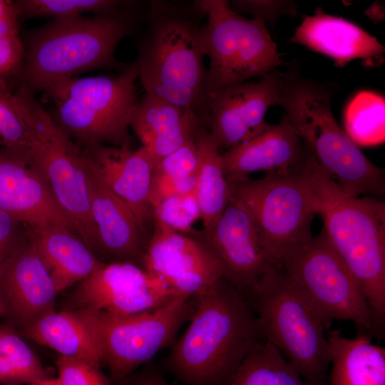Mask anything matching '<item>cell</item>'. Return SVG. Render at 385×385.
<instances>
[{
    "instance_id": "obj_1",
    "label": "cell",
    "mask_w": 385,
    "mask_h": 385,
    "mask_svg": "<svg viewBox=\"0 0 385 385\" xmlns=\"http://www.w3.org/2000/svg\"><path fill=\"white\" fill-rule=\"evenodd\" d=\"M265 339L247 299L224 278L194 296V309L166 359L183 385H230Z\"/></svg>"
},
{
    "instance_id": "obj_2",
    "label": "cell",
    "mask_w": 385,
    "mask_h": 385,
    "mask_svg": "<svg viewBox=\"0 0 385 385\" xmlns=\"http://www.w3.org/2000/svg\"><path fill=\"white\" fill-rule=\"evenodd\" d=\"M202 0H151L133 61L145 93L195 113L206 123L207 68L201 42Z\"/></svg>"
},
{
    "instance_id": "obj_3",
    "label": "cell",
    "mask_w": 385,
    "mask_h": 385,
    "mask_svg": "<svg viewBox=\"0 0 385 385\" xmlns=\"http://www.w3.org/2000/svg\"><path fill=\"white\" fill-rule=\"evenodd\" d=\"M127 1L119 10L85 17L53 19L25 36L24 58L16 78L19 87L46 92L76 75L102 68L123 69L115 57L121 40L145 21L148 7Z\"/></svg>"
},
{
    "instance_id": "obj_4",
    "label": "cell",
    "mask_w": 385,
    "mask_h": 385,
    "mask_svg": "<svg viewBox=\"0 0 385 385\" xmlns=\"http://www.w3.org/2000/svg\"><path fill=\"white\" fill-rule=\"evenodd\" d=\"M315 195L322 230L350 269L374 312L381 336L385 324V203L345 192L309 152L299 170Z\"/></svg>"
},
{
    "instance_id": "obj_5",
    "label": "cell",
    "mask_w": 385,
    "mask_h": 385,
    "mask_svg": "<svg viewBox=\"0 0 385 385\" xmlns=\"http://www.w3.org/2000/svg\"><path fill=\"white\" fill-rule=\"evenodd\" d=\"M278 106L324 173L352 196L382 197L384 170L373 163L337 123L331 93L292 70L284 73Z\"/></svg>"
},
{
    "instance_id": "obj_6",
    "label": "cell",
    "mask_w": 385,
    "mask_h": 385,
    "mask_svg": "<svg viewBox=\"0 0 385 385\" xmlns=\"http://www.w3.org/2000/svg\"><path fill=\"white\" fill-rule=\"evenodd\" d=\"M265 341L309 385H328L329 327L281 265L270 267L246 297Z\"/></svg>"
},
{
    "instance_id": "obj_7",
    "label": "cell",
    "mask_w": 385,
    "mask_h": 385,
    "mask_svg": "<svg viewBox=\"0 0 385 385\" xmlns=\"http://www.w3.org/2000/svg\"><path fill=\"white\" fill-rule=\"evenodd\" d=\"M138 70L133 61L118 75L72 77L44 93L54 123L82 148L130 143L128 129L138 97Z\"/></svg>"
},
{
    "instance_id": "obj_8",
    "label": "cell",
    "mask_w": 385,
    "mask_h": 385,
    "mask_svg": "<svg viewBox=\"0 0 385 385\" xmlns=\"http://www.w3.org/2000/svg\"><path fill=\"white\" fill-rule=\"evenodd\" d=\"M15 95L33 160L76 232L96 257L98 237L91 212L82 148L54 123L34 93L19 87Z\"/></svg>"
},
{
    "instance_id": "obj_9",
    "label": "cell",
    "mask_w": 385,
    "mask_h": 385,
    "mask_svg": "<svg viewBox=\"0 0 385 385\" xmlns=\"http://www.w3.org/2000/svg\"><path fill=\"white\" fill-rule=\"evenodd\" d=\"M201 42L209 58L208 92L262 77L284 64L265 23L232 10L227 0H202Z\"/></svg>"
},
{
    "instance_id": "obj_10",
    "label": "cell",
    "mask_w": 385,
    "mask_h": 385,
    "mask_svg": "<svg viewBox=\"0 0 385 385\" xmlns=\"http://www.w3.org/2000/svg\"><path fill=\"white\" fill-rule=\"evenodd\" d=\"M279 265L329 327L336 319L350 321L360 332L381 337L359 282L323 230L287 252Z\"/></svg>"
},
{
    "instance_id": "obj_11",
    "label": "cell",
    "mask_w": 385,
    "mask_h": 385,
    "mask_svg": "<svg viewBox=\"0 0 385 385\" xmlns=\"http://www.w3.org/2000/svg\"><path fill=\"white\" fill-rule=\"evenodd\" d=\"M230 195L252 215L273 262L312 238L311 223L318 215L317 200L298 172L267 173L227 180Z\"/></svg>"
},
{
    "instance_id": "obj_12",
    "label": "cell",
    "mask_w": 385,
    "mask_h": 385,
    "mask_svg": "<svg viewBox=\"0 0 385 385\" xmlns=\"http://www.w3.org/2000/svg\"><path fill=\"white\" fill-rule=\"evenodd\" d=\"M194 309V297H177L153 309L119 316L98 312L103 363L120 381L171 344Z\"/></svg>"
},
{
    "instance_id": "obj_13",
    "label": "cell",
    "mask_w": 385,
    "mask_h": 385,
    "mask_svg": "<svg viewBox=\"0 0 385 385\" xmlns=\"http://www.w3.org/2000/svg\"><path fill=\"white\" fill-rule=\"evenodd\" d=\"M284 76L276 70L255 82L208 92L205 126L221 151L250 140L267 127L265 114L278 106Z\"/></svg>"
},
{
    "instance_id": "obj_14",
    "label": "cell",
    "mask_w": 385,
    "mask_h": 385,
    "mask_svg": "<svg viewBox=\"0 0 385 385\" xmlns=\"http://www.w3.org/2000/svg\"><path fill=\"white\" fill-rule=\"evenodd\" d=\"M195 237L218 261L223 278L245 298L266 271L277 265L252 215L244 204L232 195L213 227Z\"/></svg>"
},
{
    "instance_id": "obj_15",
    "label": "cell",
    "mask_w": 385,
    "mask_h": 385,
    "mask_svg": "<svg viewBox=\"0 0 385 385\" xmlns=\"http://www.w3.org/2000/svg\"><path fill=\"white\" fill-rule=\"evenodd\" d=\"M141 267L176 297H193L223 278L218 261L199 239L157 221Z\"/></svg>"
},
{
    "instance_id": "obj_16",
    "label": "cell",
    "mask_w": 385,
    "mask_h": 385,
    "mask_svg": "<svg viewBox=\"0 0 385 385\" xmlns=\"http://www.w3.org/2000/svg\"><path fill=\"white\" fill-rule=\"evenodd\" d=\"M74 297L80 309L128 316L153 309L177 297L140 266L115 262L105 263L81 281Z\"/></svg>"
},
{
    "instance_id": "obj_17",
    "label": "cell",
    "mask_w": 385,
    "mask_h": 385,
    "mask_svg": "<svg viewBox=\"0 0 385 385\" xmlns=\"http://www.w3.org/2000/svg\"><path fill=\"white\" fill-rule=\"evenodd\" d=\"M0 210L26 226H55L76 232L28 148L0 147Z\"/></svg>"
},
{
    "instance_id": "obj_18",
    "label": "cell",
    "mask_w": 385,
    "mask_h": 385,
    "mask_svg": "<svg viewBox=\"0 0 385 385\" xmlns=\"http://www.w3.org/2000/svg\"><path fill=\"white\" fill-rule=\"evenodd\" d=\"M57 293L28 240L0 265V302L22 330L54 311Z\"/></svg>"
},
{
    "instance_id": "obj_19",
    "label": "cell",
    "mask_w": 385,
    "mask_h": 385,
    "mask_svg": "<svg viewBox=\"0 0 385 385\" xmlns=\"http://www.w3.org/2000/svg\"><path fill=\"white\" fill-rule=\"evenodd\" d=\"M86 164L91 212L98 237L97 255L107 263L128 262L141 267L149 240L144 235L145 226L125 201L101 182L86 160Z\"/></svg>"
},
{
    "instance_id": "obj_20",
    "label": "cell",
    "mask_w": 385,
    "mask_h": 385,
    "mask_svg": "<svg viewBox=\"0 0 385 385\" xmlns=\"http://www.w3.org/2000/svg\"><path fill=\"white\" fill-rule=\"evenodd\" d=\"M82 148V147H81ZM88 165L112 192L125 201L145 226L152 217L150 192L155 164L140 145H96L82 148Z\"/></svg>"
},
{
    "instance_id": "obj_21",
    "label": "cell",
    "mask_w": 385,
    "mask_h": 385,
    "mask_svg": "<svg viewBox=\"0 0 385 385\" xmlns=\"http://www.w3.org/2000/svg\"><path fill=\"white\" fill-rule=\"evenodd\" d=\"M307 153L284 114L277 124H269L257 136L222 153V163L227 180H235L259 171L294 172Z\"/></svg>"
},
{
    "instance_id": "obj_22",
    "label": "cell",
    "mask_w": 385,
    "mask_h": 385,
    "mask_svg": "<svg viewBox=\"0 0 385 385\" xmlns=\"http://www.w3.org/2000/svg\"><path fill=\"white\" fill-rule=\"evenodd\" d=\"M291 41L332 58L337 66L361 58L376 65L384 59V46L357 25L317 8L305 16Z\"/></svg>"
},
{
    "instance_id": "obj_23",
    "label": "cell",
    "mask_w": 385,
    "mask_h": 385,
    "mask_svg": "<svg viewBox=\"0 0 385 385\" xmlns=\"http://www.w3.org/2000/svg\"><path fill=\"white\" fill-rule=\"evenodd\" d=\"M202 123L193 111L145 93L134 108L130 128L155 165L195 138Z\"/></svg>"
},
{
    "instance_id": "obj_24",
    "label": "cell",
    "mask_w": 385,
    "mask_h": 385,
    "mask_svg": "<svg viewBox=\"0 0 385 385\" xmlns=\"http://www.w3.org/2000/svg\"><path fill=\"white\" fill-rule=\"evenodd\" d=\"M97 318L98 312L89 309L53 311L24 329L23 334L62 356L81 359L101 368L103 359Z\"/></svg>"
},
{
    "instance_id": "obj_25",
    "label": "cell",
    "mask_w": 385,
    "mask_h": 385,
    "mask_svg": "<svg viewBox=\"0 0 385 385\" xmlns=\"http://www.w3.org/2000/svg\"><path fill=\"white\" fill-rule=\"evenodd\" d=\"M25 230L57 292L82 281L105 264L67 229L25 225Z\"/></svg>"
},
{
    "instance_id": "obj_26",
    "label": "cell",
    "mask_w": 385,
    "mask_h": 385,
    "mask_svg": "<svg viewBox=\"0 0 385 385\" xmlns=\"http://www.w3.org/2000/svg\"><path fill=\"white\" fill-rule=\"evenodd\" d=\"M332 364L328 385H385V349L371 336L347 338L337 330L327 335Z\"/></svg>"
},
{
    "instance_id": "obj_27",
    "label": "cell",
    "mask_w": 385,
    "mask_h": 385,
    "mask_svg": "<svg viewBox=\"0 0 385 385\" xmlns=\"http://www.w3.org/2000/svg\"><path fill=\"white\" fill-rule=\"evenodd\" d=\"M195 140L200 161L195 192L203 232H208L227 207L230 191L223 170L222 152L205 125L199 128Z\"/></svg>"
},
{
    "instance_id": "obj_28",
    "label": "cell",
    "mask_w": 385,
    "mask_h": 385,
    "mask_svg": "<svg viewBox=\"0 0 385 385\" xmlns=\"http://www.w3.org/2000/svg\"><path fill=\"white\" fill-rule=\"evenodd\" d=\"M230 385H309L272 344L263 341L245 357Z\"/></svg>"
},
{
    "instance_id": "obj_29",
    "label": "cell",
    "mask_w": 385,
    "mask_h": 385,
    "mask_svg": "<svg viewBox=\"0 0 385 385\" xmlns=\"http://www.w3.org/2000/svg\"><path fill=\"white\" fill-rule=\"evenodd\" d=\"M345 132L359 146H372L384 140V100L373 93H359L347 107Z\"/></svg>"
},
{
    "instance_id": "obj_30",
    "label": "cell",
    "mask_w": 385,
    "mask_h": 385,
    "mask_svg": "<svg viewBox=\"0 0 385 385\" xmlns=\"http://www.w3.org/2000/svg\"><path fill=\"white\" fill-rule=\"evenodd\" d=\"M48 378L34 352L11 330L0 327V382L30 385Z\"/></svg>"
},
{
    "instance_id": "obj_31",
    "label": "cell",
    "mask_w": 385,
    "mask_h": 385,
    "mask_svg": "<svg viewBox=\"0 0 385 385\" xmlns=\"http://www.w3.org/2000/svg\"><path fill=\"white\" fill-rule=\"evenodd\" d=\"M127 1L118 0H20L14 1L18 18H66L90 12L106 14L121 9Z\"/></svg>"
},
{
    "instance_id": "obj_32",
    "label": "cell",
    "mask_w": 385,
    "mask_h": 385,
    "mask_svg": "<svg viewBox=\"0 0 385 385\" xmlns=\"http://www.w3.org/2000/svg\"><path fill=\"white\" fill-rule=\"evenodd\" d=\"M153 221L171 230L194 237L192 226L201 218L195 192L168 197L151 210Z\"/></svg>"
},
{
    "instance_id": "obj_33",
    "label": "cell",
    "mask_w": 385,
    "mask_h": 385,
    "mask_svg": "<svg viewBox=\"0 0 385 385\" xmlns=\"http://www.w3.org/2000/svg\"><path fill=\"white\" fill-rule=\"evenodd\" d=\"M9 81H0V147L28 148L26 125Z\"/></svg>"
},
{
    "instance_id": "obj_34",
    "label": "cell",
    "mask_w": 385,
    "mask_h": 385,
    "mask_svg": "<svg viewBox=\"0 0 385 385\" xmlns=\"http://www.w3.org/2000/svg\"><path fill=\"white\" fill-rule=\"evenodd\" d=\"M199 161L195 138L159 160L155 165L153 174L177 178L195 177L197 175Z\"/></svg>"
},
{
    "instance_id": "obj_35",
    "label": "cell",
    "mask_w": 385,
    "mask_h": 385,
    "mask_svg": "<svg viewBox=\"0 0 385 385\" xmlns=\"http://www.w3.org/2000/svg\"><path fill=\"white\" fill-rule=\"evenodd\" d=\"M56 365L63 385H111L100 367L83 360L60 356Z\"/></svg>"
},
{
    "instance_id": "obj_36",
    "label": "cell",
    "mask_w": 385,
    "mask_h": 385,
    "mask_svg": "<svg viewBox=\"0 0 385 385\" xmlns=\"http://www.w3.org/2000/svg\"><path fill=\"white\" fill-rule=\"evenodd\" d=\"M24 51L19 34L0 38V81L17 77L23 65Z\"/></svg>"
},
{
    "instance_id": "obj_37",
    "label": "cell",
    "mask_w": 385,
    "mask_h": 385,
    "mask_svg": "<svg viewBox=\"0 0 385 385\" xmlns=\"http://www.w3.org/2000/svg\"><path fill=\"white\" fill-rule=\"evenodd\" d=\"M232 10L237 14L240 12L249 13L254 19L265 23L266 20L277 17L292 9L290 2L279 1H251L237 0L229 1Z\"/></svg>"
},
{
    "instance_id": "obj_38",
    "label": "cell",
    "mask_w": 385,
    "mask_h": 385,
    "mask_svg": "<svg viewBox=\"0 0 385 385\" xmlns=\"http://www.w3.org/2000/svg\"><path fill=\"white\" fill-rule=\"evenodd\" d=\"M23 225L0 210V265L24 242L19 237V226Z\"/></svg>"
},
{
    "instance_id": "obj_39",
    "label": "cell",
    "mask_w": 385,
    "mask_h": 385,
    "mask_svg": "<svg viewBox=\"0 0 385 385\" xmlns=\"http://www.w3.org/2000/svg\"><path fill=\"white\" fill-rule=\"evenodd\" d=\"M118 382V385H171L153 366H145Z\"/></svg>"
},
{
    "instance_id": "obj_40",
    "label": "cell",
    "mask_w": 385,
    "mask_h": 385,
    "mask_svg": "<svg viewBox=\"0 0 385 385\" xmlns=\"http://www.w3.org/2000/svg\"><path fill=\"white\" fill-rule=\"evenodd\" d=\"M11 16L18 17L14 1L0 0V18Z\"/></svg>"
},
{
    "instance_id": "obj_41",
    "label": "cell",
    "mask_w": 385,
    "mask_h": 385,
    "mask_svg": "<svg viewBox=\"0 0 385 385\" xmlns=\"http://www.w3.org/2000/svg\"><path fill=\"white\" fill-rule=\"evenodd\" d=\"M31 385H63L58 378L48 379L46 378L42 381L35 383Z\"/></svg>"
},
{
    "instance_id": "obj_42",
    "label": "cell",
    "mask_w": 385,
    "mask_h": 385,
    "mask_svg": "<svg viewBox=\"0 0 385 385\" xmlns=\"http://www.w3.org/2000/svg\"><path fill=\"white\" fill-rule=\"evenodd\" d=\"M4 313V309L1 303L0 302V317L2 316Z\"/></svg>"
}]
</instances>
